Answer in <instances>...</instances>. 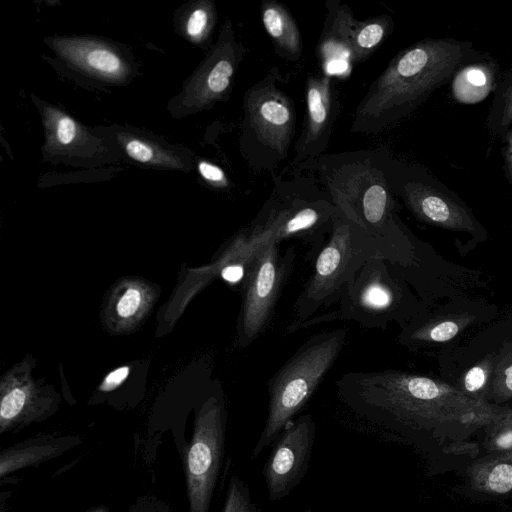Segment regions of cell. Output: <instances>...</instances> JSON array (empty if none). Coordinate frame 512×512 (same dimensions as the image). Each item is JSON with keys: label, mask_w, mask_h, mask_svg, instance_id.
<instances>
[{"label": "cell", "mask_w": 512, "mask_h": 512, "mask_svg": "<svg viewBox=\"0 0 512 512\" xmlns=\"http://www.w3.org/2000/svg\"><path fill=\"white\" fill-rule=\"evenodd\" d=\"M341 403L383 436L408 440L450 422L493 424L498 411L431 378L381 369L351 371L335 381Z\"/></svg>", "instance_id": "obj_1"}, {"label": "cell", "mask_w": 512, "mask_h": 512, "mask_svg": "<svg viewBox=\"0 0 512 512\" xmlns=\"http://www.w3.org/2000/svg\"><path fill=\"white\" fill-rule=\"evenodd\" d=\"M471 41L425 38L400 51L371 84L351 131L376 134L416 111L463 65L485 59Z\"/></svg>", "instance_id": "obj_2"}, {"label": "cell", "mask_w": 512, "mask_h": 512, "mask_svg": "<svg viewBox=\"0 0 512 512\" xmlns=\"http://www.w3.org/2000/svg\"><path fill=\"white\" fill-rule=\"evenodd\" d=\"M346 337L345 328L314 334L269 379L267 417L252 459L272 445L304 409L340 356Z\"/></svg>", "instance_id": "obj_3"}, {"label": "cell", "mask_w": 512, "mask_h": 512, "mask_svg": "<svg viewBox=\"0 0 512 512\" xmlns=\"http://www.w3.org/2000/svg\"><path fill=\"white\" fill-rule=\"evenodd\" d=\"M377 255V246L367 230L341 212L313 259L312 273L293 304V320L287 332L297 331L321 309L335 305L357 271Z\"/></svg>", "instance_id": "obj_4"}, {"label": "cell", "mask_w": 512, "mask_h": 512, "mask_svg": "<svg viewBox=\"0 0 512 512\" xmlns=\"http://www.w3.org/2000/svg\"><path fill=\"white\" fill-rule=\"evenodd\" d=\"M303 169L316 170L336 207L364 228L396 210L380 151L322 155Z\"/></svg>", "instance_id": "obj_5"}, {"label": "cell", "mask_w": 512, "mask_h": 512, "mask_svg": "<svg viewBox=\"0 0 512 512\" xmlns=\"http://www.w3.org/2000/svg\"><path fill=\"white\" fill-rule=\"evenodd\" d=\"M407 291L402 274L377 255L370 258L345 287L336 308L315 315L297 330L336 320H348L369 329L386 328L401 322L407 312Z\"/></svg>", "instance_id": "obj_6"}, {"label": "cell", "mask_w": 512, "mask_h": 512, "mask_svg": "<svg viewBox=\"0 0 512 512\" xmlns=\"http://www.w3.org/2000/svg\"><path fill=\"white\" fill-rule=\"evenodd\" d=\"M279 79L273 67L244 95L241 148L253 168L269 169L285 159L295 134L294 104L277 86Z\"/></svg>", "instance_id": "obj_7"}, {"label": "cell", "mask_w": 512, "mask_h": 512, "mask_svg": "<svg viewBox=\"0 0 512 512\" xmlns=\"http://www.w3.org/2000/svg\"><path fill=\"white\" fill-rule=\"evenodd\" d=\"M340 213L329 195L282 193L262 209L244 234L253 244L300 240L309 246L313 260Z\"/></svg>", "instance_id": "obj_8"}, {"label": "cell", "mask_w": 512, "mask_h": 512, "mask_svg": "<svg viewBox=\"0 0 512 512\" xmlns=\"http://www.w3.org/2000/svg\"><path fill=\"white\" fill-rule=\"evenodd\" d=\"M249 244L251 251L241 282L242 305L237 330L239 348L250 346L267 330L295 261L292 247L282 254L280 243Z\"/></svg>", "instance_id": "obj_9"}, {"label": "cell", "mask_w": 512, "mask_h": 512, "mask_svg": "<svg viewBox=\"0 0 512 512\" xmlns=\"http://www.w3.org/2000/svg\"><path fill=\"white\" fill-rule=\"evenodd\" d=\"M392 193L419 220L450 229L475 231L478 224L465 202L426 167L381 152Z\"/></svg>", "instance_id": "obj_10"}, {"label": "cell", "mask_w": 512, "mask_h": 512, "mask_svg": "<svg viewBox=\"0 0 512 512\" xmlns=\"http://www.w3.org/2000/svg\"><path fill=\"white\" fill-rule=\"evenodd\" d=\"M244 48L236 40L232 23L226 19L217 42L207 53L181 91L169 102L174 117H183L208 109L224 100L231 88L235 72L243 58Z\"/></svg>", "instance_id": "obj_11"}, {"label": "cell", "mask_w": 512, "mask_h": 512, "mask_svg": "<svg viewBox=\"0 0 512 512\" xmlns=\"http://www.w3.org/2000/svg\"><path fill=\"white\" fill-rule=\"evenodd\" d=\"M226 413L216 404L200 418L182 458L189 512H209L225 450Z\"/></svg>", "instance_id": "obj_12"}, {"label": "cell", "mask_w": 512, "mask_h": 512, "mask_svg": "<svg viewBox=\"0 0 512 512\" xmlns=\"http://www.w3.org/2000/svg\"><path fill=\"white\" fill-rule=\"evenodd\" d=\"M316 429L313 417L304 414L289 423L273 442L262 471L269 501L287 497L307 474Z\"/></svg>", "instance_id": "obj_13"}, {"label": "cell", "mask_w": 512, "mask_h": 512, "mask_svg": "<svg viewBox=\"0 0 512 512\" xmlns=\"http://www.w3.org/2000/svg\"><path fill=\"white\" fill-rule=\"evenodd\" d=\"M57 61L66 70L103 85H121L135 73L128 54L112 42L93 37L49 39Z\"/></svg>", "instance_id": "obj_14"}, {"label": "cell", "mask_w": 512, "mask_h": 512, "mask_svg": "<svg viewBox=\"0 0 512 512\" xmlns=\"http://www.w3.org/2000/svg\"><path fill=\"white\" fill-rule=\"evenodd\" d=\"M45 132L43 155L48 160L62 161L72 165L100 164L112 152L104 138L91 131L60 108L37 104Z\"/></svg>", "instance_id": "obj_15"}, {"label": "cell", "mask_w": 512, "mask_h": 512, "mask_svg": "<svg viewBox=\"0 0 512 512\" xmlns=\"http://www.w3.org/2000/svg\"><path fill=\"white\" fill-rule=\"evenodd\" d=\"M337 112L338 97L332 77L324 73L310 76L306 84L304 129L296 143L291 163L295 172L324 155Z\"/></svg>", "instance_id": "obj_16"}, {"label": "cell", "mask_w": 512, "mask_h": 512, "mask_svg": "<svg viewBox=\"0 0 512 512\" xmlns=\"http://www.w3.org/2000/svg\"><path fill=\"white\" fill-rule=\"evenodd\" d=\"M106 135L129 159L146 167L188 171L192 153L161 138L131 127H109Z\"/></svg>", "instance_id": "obj_17"}, {"label": "cell", "mask_w": 512, "mask_h": 512, "mask_svg": "<svg viewBox=\"0 0 512 512\" xmlns=\"http://www.w3.org/2000/svg\"><path fill=\"white\" fill-rule=\"evenodd\" d=\"M327 18L318 44V58L324 74L340 75L350 72L351 30L355 19L350 8L335 0L326 3Z\"/></svg>", "instance_id": "obj_18"}, {"label": "cell", "mask_w": 512, "mask_h": 512, "mask_svg": "<svg viewBox=\"0 0 512 512\" xmlns=\"http://www.w3.org/2000/svg\"><path fill=\"white\" fill-rule=\"evenodd\" d=\"M501 75L498 61L490 55L465 64L451 78L452 97L460 104H477L494 93Z\"/></svg>", "instance_id": "obj_19"}, {"label": "cell", "mask_w": 512, "mask_h": 512, "mask_svg": "<svg viewBox=\"0 0 512 512\" xmlns=\"http://www.w3.org/2000/svg\"><path fill=\"white\" fill-rule=\"evenodd\" d=\"M80 442L74 437L41 438L7 447L0 453V477L58 457Z\"/></svg>", "instance_id": "obj_20"}, {"label": "cell", "mask_w": 512, "mask_h": 512, "mask_svg": "<svg viewBox=\"0 0 512 512\" xmlns=\"http://www.w3.org/2000/svg\"><path fill=\"white\" fill-rule=\"evenodd\" d=\"M261 17L277 53L289 61L299 60L302 55L301 34L287 8L277 1H265Z\"/></svg>", "instance_id": "obj_21"}, {"label": "cell", "mask_w": 512, "mask_h": 512, "mask_svg": "<svg viewBox=\"0 0 512 512\" xmlns=\"http://www.w3.org/2000/svg\"><path fill=\"white\" fill-rule=\"evenodd\" d=\"M471 487L490 495L512 494V451L490 454L468 469Z\"/></svg>", "instance_id": "obj_22"}, {"label": "cell", "mask_w": 512, "mask_h": 512, "mask_svg": "<svg viewBox=\"0 0 512 512\" xmlns=\"http://www.w3.org/2000/svg\"><path fill=\"white\" fill-rule=\"evenodd\" d=\"M394 26L390 15H379L365 21L355 20L351 30L353 65L367 59L388 37Z\"/></svg>", "instance_id": "obj_23"}, {"label": "cell", "mask_w": 512, "mask_h": 512, "mask_svg": "<svg viewBox=\"0 0 512 512\" xmlns=\"http://www.w3.org/2000/svg\"><path fill=\"white\" fill-rule=\"evenodd\" d=\"M511 126L512 65L501 75L486 119V128L494 138H501Z\"/></svg>", "instance_id": "obj_24"}, {"label": "cell", "mask_w": 512, "mask_h": 512, "mask_svg": "<svg viewBox=\"0 0 512 512\" xmlns=\"http://www.w3.org/2000/svg\"><path fill=\"white\" fill-rule=\"evenodd\" d=\"M216 12L212 2L202 0L187 10L182 30L184 36L193 43L201 44L206 41L215 24Z\"/></svg>", "instance_id": "obj_25"}, {"label": "cell", "mask_w": 512, "mask_h": 512, "mask_svg": "<svg viewBox=\"0 0 512 512\" xmlns=\"http://www.w3.org/2000/svg\"><path fill=\"white\" fill-rule=\"evenodd\" d=\"M222 512H260L248 484L237 474L229 479Z\"/></svg>", "instance_id": "obj_26"}, {"label": "cell", "mask_w": 512, "mask_h": 512, "mask_svg": "<svg viewBox=\"0 0 512 512\" xmlns=\"http://www.w3.org/2000/svg\"><path fill=\"white\" fill-rule=\"evenodd\" d=\"M25 403L26 394L21 389H13L3 397L0 406L2 432L22 413Z\"/></svg>", "instance_id": "obj_27"}, {"label": "cell", "mask_w": 512, "mask_h": 512, "mask_svg": "<svg viewBox=\"0 0 512 512\" xmlns=\"http://www.w3.org/2000/svg\"><path fill=\"white\" fill-rule=\"evenodd\" d=\"M486 448L490 454H500L512 451V424L502 419L493 423L486 439Z\"/></svg>", "instance_id": "obj_28"}, {"label": "cell", "mask_w": 512, "mask_h": 512, "mask_svg": "<svg viewBox=\"0 0 512 512\" xmlns=\"http://www.w3.org/2000/svg\"><path fill=\"white\" fill-rule=\"evenodd\" d=\"M197 170L200 176L216 188H226L229 184L228 178L224 171L217 165L206 160H200L197 163Z\"/></svg>", "instance_id": "obj_29"}, {"label": "cell", "mask_w": 512, "mask_h": 512, "mask_svg": "<svg viewBox=\"0 0 512 512\" xmlns=\"http://www.w3.org/2000/svg\"><path fill=\"white\" fill-rule=\"evenodd\" d=\"M128 512H172L169 503L155 495H143L136 499Z\"/></svg>", "instance_id": "obj_30"}, {"label": "cell", "mask_w": 512, "mask_h": 512, "mask_svg": "<svg viewBox=\"0 0 512 512\" xmlns=\"http://www.w3.org/2000/svg\"><path fill=\"white\" fill-rule=\"evenodd\" d=\"M487 368L483 365H476L469 369L464 377V389L470 393H477L484 388L487 381Z\"/></svg>", "instance_id": "obj_31"}, {"label": "cell", "mask_w": 512, "mask_h": 512, "mask_svg": "<svg viewBox=\"0 0 512 512\" xmlns=\"http://www.w3.org/2000/svg\"><path fill=\"white\" fill-rule=\"evenodd\" d=\"M141 295L136 289H129L122 296L117 305V310L120 316L129 317L133 315L140 305Z\"/></svg>", "instance_id": "obj_32"}, {"label": "cell", "mask_w": 512, "mask_h": 512, "mask_svg": "<svg viewBox=\"0 0 512 512\" xmlns=\"http://www.w3.org/2000/svg\"><path fill=\"white\" fill-rule=\"evenodd\" d=\"M502 156H503V171L506 180L512 187V126L501 137Z\"/></svg>", "instance_id": "obj_33"}, {"label": "cell", "mask_w": 512, "mask_h": 512, "mask_svg": "<svg viewBox=\"0 0 512 512\" xmlns=\"http://www.w3.org/2000/svg\"><path fill=\"white\" fill-rule=\"evenodd\" d=\"M495 384V394L500 399L512 397V362L508 363L502 372H499Z\"/></svg>", "instance_id": "obj_34"}, {"label": "cell", "mask_w": 512, "mask_h": 512, "mask_svg": "<svg viewBox=\"0 0 512 512\" xmlns=\"http://www.w3.org/2000/svg\"><path fill=\"white\" fill-rule=\"evenodd\" d=\"M129 368L121 367L111 372L105 379V382L101 386L102 390H111L118 386L128 375Z\"/></svg>", "instance_id": "obj_35"}, {"label": "cell", "mask_w": 512, "mask_h": 512, "mask_svg": "<svg viewBox=\"0 0 512 512\" xmlns=\"http://www.w3.org/2000/svg\"><path fill=\"white\" fill-rule=\"evenodd\" d=\"M502 420L506 423L512 424V411H508Z\"/></svg>", "instance_id": "obj_36"}, {"label": "cell", "mask_w": 512, "mask_h": 512, "mask_svg": "<svg viewBox=\"0 0 512 512\" xmlns=\"http://www.w3.org/2000/svg\"><path fill=\"white\" fill-rule=\"evenodd\" d=\"M89 512H109L108 509L104 506H99Z\"/></svg>", "instance_id": "obj_37"}, {"label": "cell", "mask_w": 512, "mask_h": 512, "mask_svg": "<svg viewBox=\"0 0 512 512\" xmlns=\"http://www.w3.org/2000/svg\"><path fill=\"white\" fill-rule=\"evenodd\" d=\"M301 512H314V511H313V510H311V509H306V510H303V511H301Z\"/></svg>", "instance_id": "obj_38"}]
</instances>
